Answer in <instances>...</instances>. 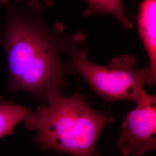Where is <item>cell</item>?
Here are the masks:
<instances>
[{
  "mask_svg": "<svg viewBox=\"0 0 156 156\" xmlns=\"http://www.w3.org/2000/svg\"><path fill=\"white\" fill-rule=\"evenodd\" d=\"M93 156H102L101 154H100L99 153H98V152H97L96 151H95L94 154V155Z\"/></svg>",
  "mask_w": 156,
  "mask_h": 156,
  "instance_id": "cell-8",
  "label": "cell"
},
{
  "mask_svg": "<svg viewBox=\"0 0 156 156\" xmlns=\"http://www.w3.org/2000/svg\"><path fill=\"white\" fill-rule=\"evenodd\" d=\"M0 2L6 8L0 42L7 57L9 90L45 101L50 92L62 91L66 85V76L72 71L62 56L69 58L73 51L86 48V35L68 34L62 23L49 24L44 15L48 2L30 0L26 5L23 0Z\"/></svg>",
  "mask_w": 156,
  "mask_h": 156,
  "instance_id": "cell-1",
  "label": "cell"
},
{
  "mask_svg": "<svg viewBox=\"0 0 156 156\" xmlns=\"http://www.w3.org/2000/svg\"><path fill=\"white\" fill-rule=\"evenodd\" d=\"M30 112L27 106L0 99V138L13 134L16 126L25 120Z\"/></svg>",
  "mask_w": 156,
  "mask_h": 156,
  "instance_id": "cell-6",
  "label": "cell"
},
{
  "mask_svg": "<svg viewBox=\"0 0 156 156\" xmlns=\"http://www.w3.org/2000/svg\"><path fill=\"white\" fill-rule=\"evenodd\" d=\"M123 121L117 145L124 156H142L156 147V97L136 104Z\"/></svg>",
  "mask_w": 156,
  "mask_h": 156,
  "instance_id": "cell-4",
  "label": "cell"
},
{
  "mask_svg": "<svg viewBox=\"0 0 156 156\" xmlns=\"http://www.w3.org/2000/svg\"><path fill=\"white\" fill-rule=\"evenodd\" d=\"M156 0H144L138 16L139 32L150 62L151 75L147 84L156 82Z\"/></svg>",
  "mask_w": 156,
  "mask_h": 156,
  "instance_id": "cell-5",
  "label": "cell"
},
{
  "mask_svg": "<svg viewBox=\"0 0 156 156\" xmlns=\"http://www.w3.org/2000/svg\"><path fill=\"white\" fill-rule=\"evenodd\" d=\"M87 48L73 51L70 55L72 73L83 77L93 91L107 102L128 100L136 104L150 100L155 95L147 93L145 83L149 80V67L139 69L134 56L121 55L102 66L87 59Z\"/></svg>",
  "mask_w": 156,
  "mask_h": 156,
  "instance_id": "cell-3",
  "label": "cell"
},
{
  "mask_svg": "<svg viewBox=\"0 0 156 156\" xmlns=\"http://www.w3.org/2000/svg\"><path fill=\"white\" fill-rule=\"evenodd\" d=\"M88 9L84 12L85 16L93 15L110 14L115 18L124 28L131 30L133 23L125 13L122 0H86Z\"/></svg>",
  "mask_w": 156,
  "mask_h": 156,
  "instance_id": "cell-7",
  "label": "cell"
},
{
  "mask_svg": "<svg viewBox=\"0 0 156 156\" xmlns=\"http://www.w3.org/2000/svg\"><path fill=\"white\" fill-rule=\"evenodd\" d=\"M45 102L24 120L27 129L37 131L38 144L73 156H93L101 134L115 117L96 111L79 92L66 97L62 90H54Z\"/></svg>",
  "mask_w": 156,
  "mask_h": 156,
  "instance_id": "cell-2",
  "label": "cell"
}]
</instances>
